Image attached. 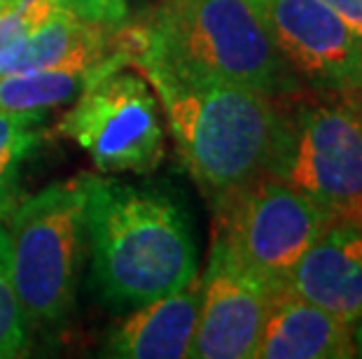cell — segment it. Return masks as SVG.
Here are the masks:
<instances>
[{"instance_id":"obj_9","label":"cell","mask_w":362,"mask_h":359,"mask_svg":"<svg viewBox=\"0 0 362 359\" xmlns=\"http://www.w3.org/2000/svg\"><path fill=\"white\" fill-rule=\"evenodd\" d=\"M283 287L288 285L259 276L213 238L189 357L255 359L267 315Z\"/></svg>"},{"instance_id":"obj_11","label":"cell","mask_w":362,"mask_h":359,"mask_svg":"<svg viewBox=\"0 0 362 359\" xmlns=\"http://www.w3.org/2000/svg\"><path fill=\"white\" fill-rule=\"evenodd\" d=\"M202 278L187 287L155 301L136 305V310L115 324L105 336L101 355L117 359H182L192 355Z\"/></svg>"},{"instance_id":"obj_17","label":"cell","mask_w":362,"mask_h":359,"mask_svg":"<svg viewBox=\"0 0 362 359\" xmlns=\"http://www.w3.org/2000/svg\"><path fill=\"white\" fill-rule=\"evenodd\" d=\"M28 33H30L28 24L12 10V5H7L0 12V54H5L14 42H19Z\"/></svg>"},{"instance_id":"obj_10","label":"cell","mask_w":362,"mask_h":359,"mask_svg":"<svg viewBox=\"0 0 362 359\" xmlns=\"http://www.w3.org/2000/svg\"><path fill=\"white\" fill-rule=\"evenodd\" d=\"M288 287L351 327L362 320V212L334 217L306 250Z\"/></svg>"},{"instance_id":"obj_3","label":"cell","mask_w":362,"mask_h":359,"mask_svg":"<svg viewBox=\"0 0 362 359\" xmlns=\"http://www.w3.org/2000/svg\"><path fill=\"white\" fill-rule=\"evenodd\" d=\"M124 49L127 63L148 56L199 78L255 89L274 101L304 91L257 0H161L148 21H127Z\"/></svg>"},{"instance_id":"obj_4","label":"cell","mask_w":362,"mask_h":359,"mask_svg":"<svg viewBox=\"0 0 362 359\" xmlns=\"http://www.w3.org/2000/svg\"><path fill=\"white\" fill-rule=\"evenodd\" d=\"M14 292L30 329L66 322L78 289L84 241L82 182L52 185L21 201L5 226Z\"/></svg>"},{"instance_id":"obj_13","label":"cell","mask_w":362,"mask_h":359,"mask_svg":"<svg viewBox=\"0 0 362 359\" xmlns=\"http://www.w3.org/2000/svg\"><path fill=\"white\" fill-rule=\"evenodd\" d=\"M103 68H47V71L0 75V110L47 112L68 105L91 82L103 78Z\"/></svg>"},{"instance_id":"obj_21","label":"cell","mask_w":362,"mask_h":359,"mask_svg":"<svg viewBox=\"0 0 362 359\" xmlns=\"http://www.w3.org/2000/svg\"><path fill=\"white\" fill-rule=\"evenodd\" d=\"M353 103H356V105H358V108L362 110V98H360V101H353Z\"/></svg>"},{"instance_id":"obj_1","label":"cell","mask_w":362,"mask_h":359,"mask_svg":"<svg viewBox=\"0 0 362 359\" xmlns=\"http://www.w3.org/2000/svg\"><path fill=\"white\" fill-rule=\"evenodd\" d=\"M129 68L141 73L157 94L175 150L208 203L215 205L269 173L281 128V101L148 56L131 59Z\"/></svg>"},{"instance_id":"obj_14","label":"cell","mask_w":362,"mask_h":359,"mask_svg":"<svg viewBox=\"0 0 362 359\" xmlns=\"http://www.w3.org/2000/svg\"><path fill=\"white\" fill-rule=\"evenodd\" d=\"M45 112L0 110V198L7 194L21 164L42 140Z\"/></svg>"},{"instance_id":"obj_18","label":"cell","mask_w":362,"mask_h":359,"mask_svg":"<svg viewBox=\"0 0 362 359\" xmlns=\"http://www.w3.org/2000/svg\"><path fill=\"white\" fill-rule=\"evenodd\" d=\"M337 17H341L356 33L362 35V0H322Z\"/></svg>"},{"instance_id":"obj_15","label":"cell","mask_w":362,"mask_h":359,"mask_svg":"<svg viewBox=\"0 0 362 359\" xmlns=\"http://www.w3.org/2000/svg\"><path fill=\"white\" fill-rule=\"evenodd\" d=\"M30 339L10 269V241L0 224V359L28 355Z\"/></svg>"},{"instance_id":"obj_16","label":"cell","mask_w":362,"mask_h":359,"mask_svg":"<svg viewBox=\"0 0 362 359\" xmlns=\"http://www.w3.org/2000/svg\"><path fill=\"white\" fill-rule=\"evenodd\" d=\"M61 14L87 21V24L117 28L129 21L127 0H54Z\"/></svg>"},{"instance_id":"obj_6","label":"cell","mask_w":362,"mask_h":359,"mask_svg":"<svg viewBox=\"0 0 362 359\" xmlns=\"http://www.w3.org/2000/svg\"><path fill=\"white\" fill-rule=\"evenodd\" d=\"M213 238L281 285L334 217L299 189L272 175L248 182L213 205Z\"/></svg>"},{"instance_id":"obj_12","label":"cell","mask_w":362,"mask_h":359,"mask_svg":"<svg viewBox=\"0 0 362 359\" xmlns=\"http://www.w3.org/2000/svg\"><path fill=\"white\" fill-rule=\"evenodd\" d=\"M353 327L283 287L272 303L255 359H353Z\"/></svg>"},{"instance_id":"obj_19","label":"cell","mask_w":362,"mask_h":359,"mask_svg":"<svg viewBox=\"0 0 362 359\" xmlns=\"http://www.w3.org/2000/svg\"><path fill=\"white\" fill-rule=\"evenodd\" d=\"M353 343H356V353L358 357H362V320L353 324Z\"/></svg>"},{"instance_id":"obj_7","label":"cell","mask_w":362,"mask_h":359,"mask_svg":"<svg viewBox=\"0 0 362 359\" xmlns=\"http://www.w3.org/2000/svg\"><path fill=\"white\" fill-rule=\"evenodd\" d=\"M59 133L101 173H152L164 159V121L148 80L129 66L105 73L73 101Z\"/></svg>"},{"instance_id":"obj_2","label":"cell","mask_w":362,"mask_h":359,"mask_svg":"<svg viewBox=\"0 0 362 359\" xmlns=\"http://www.w3.org/2000/svg\"><path fill=\"white\" fill-rule=\"evenodd\" d=\"M84 241L101 296L136 308L187 287L199 276L197 241L182 205L166 192L80 175Z\"/></svg>"},{"instance_id":"obj_8","label":"cell","mask_w":362,"mask_h":359,"mask_svg":"<svg viewBox=\"0 0 362 359\" xmlns=\"http://www.w3.org/2000/svg\"><path fill=\"white\" fill-rule=\"evenodd\" d=\"M281 54L313 94L360 101L362 35L322 0H257Z\"/></svg>"},{"instance_id":"obj_5","label":"cell","mask_w":362,"mask_h":359,"mask_svg":"<svg viewBox=\"0 0 362 359\" xmlns=\"http://www.w3.org/2000/svg\"><path fill=\"white\" fill-rule=\"evenodd\" d=\"M272 178L288 182L332 217L362 212V110L353 101L302 94L281 101Z\"/></svg>"},{"instance_id":"obj_20","label":"cell","mask_w":362,"mask_h":359,"mask_svg":"<svg viewBox=\"0 0 362 359\" xmlns=\"http://www.w3.org/2000/svg\"><path fill=\"white\" fill-rule=\"evenodd\" d=\"M7 5H10V0H0V12H3Z\"/></svg>"}]
</instances>
